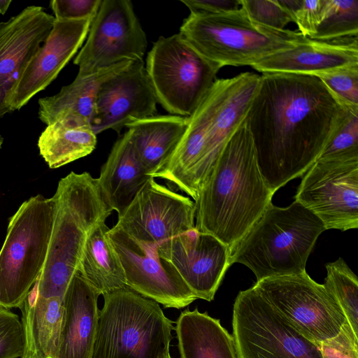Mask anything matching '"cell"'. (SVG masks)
I'll list each match as a JSON object with an SVG mask.
<instances>
[{"instance_id": "cell-2", "label": "cell", "mask_w": 358, "mask_h": 358, "mask_svg": "<svg viewBox=\"0 0 358 358\" xmlns=\"http://www.w3.org/2000/svg\"><path fill=\"white\" fill-rule=\"evenodd\" d=\"M246 120L228 141L196 200L195 228L232 252L271 203Z\"/></svg>"}, {"instance_id": "cell-6", "label": "cell", "mask_w": 358, "mask_h": 358, "mask_svg": "<svg viewBox=\"0 0 358 358\" xmlns=\"http://www.w3.org/2000/svg\"><path fill=\"white\" fill-rule=\"evenodd\" d=\"M103 296L91 358H170L172 322L129 287Z\"/></svg>"}, {"instance_id": "cell-8", "label": "cell", "mask_w": 358, "mask_h": 358, "mask_svg": "<svg viewBox=\"0 0 358 358\" xmlns=\"http://www.w3.org/2000/svg\"><path fill=\"white\" fill-rule=\"evenodd\" d=\"M145 66L157 103L182 117L192 114L222 68L199 54L179 33L160 36Z\"/></svg>"}, {"instance_id": "cell-15", "label": "cell", "mask_w": 358, "mask_h": 358, "mask_svg": "<svg viewBox=\"0 0 358 358\" xmlns=\"http://www.w3.org/2000/svg\"><path fill=\"white\" fill-rule=\"evenodd\" d=\"M196 205L150 177L116 225L134 238L156 245L195 227Z\"/></svg>"}, {"instance_id": "cell-5", "label": "cell", "mask_w": 358, "mask_h": 358, "mask_svg": "<svg viewBox=\"0 0 358 358\" xmlns=\"http://www.w3.org/2000/svg\"><path fill=\"white\" fill-rule=\"evenodd\" d=\"M179 34L203 57L222 67L252 66L310 40L299 31L260 24L241 6L218 13H190Z\"/></svg>"}, {"instance_id": "cell-39", "label": "cell", "mask_w": 358, "mask_h": 358, "mask_svg": "<svg viewBox=\"0 0 358 358\" xmlns=\"http://www.w3.org/2000/svg\"><path fill=\"white\" fill-rule=\"evenodd\" d=\"M11 2L10 0H0V14H4L7 11Z\"/></svg>"}, {"instance_id": "cell-10", "label": "cell", "mask_w": 358, "mask_h": 358, "mask_svg": "<svg viewBox=\"0 0 358 358\" xmlns=\"http://www.w3.org/2000/svg\"><path fill=\"white\" fill-rule=\"evenodd\" d=\"M254 286L296 329L318 344L338 334L348 322L335 297L306 271L264 279Z\"/></svg>"}, {"instance_id": "cell-20", "label": "cell", "mask_w": 358, "mask_h": 358, "mask_svg": "<svg viewBox=\"0 0 358 358\" xmlns=\"http://www.w3.org/2000/svg\"><path fill=\"white\" fill-rule=\"evenodd\" d=\"M358 66L357 36L315 41L264 58L251 67L264 73L317 76L341 68Z\"/></svg>"}, {"instance_id": "cell-23", "label": "cell", "mask_w": 358, "mask_h": 358, "mask_svg": "<svg viewBox=\"0 0 358 358\" xmlns=\"http://www.w3.org/2000/svg\"><path fill=\"white\" fill-rule=\"evenodd\" d=\"M149 178L137 157L131 132L127 129L113 145L97 178L103 198L119 216Z\"/></svg>"}, {"instance_id": "cell-13", "label": "cell", "mask_w": 358, "mask_h": 358, "mask_svg": "<svg viewBox=\"0 0 358 358\" xmlns=\"http://www.w3.org/2000/svg\"><path fill=\"white\" fill-rule=\"evenodd\" d=\"M107 236L123 267L127 287L166 308L180 309L197 299L176 269L159 257L157 245L139 241L116 224Z\"/></svg>"}, {"instance_id": "cell-27", "label": "cell", "mask_w": 358, "mask_h": 358, "mask_svg": "<svg viewBox=\"0 0 358 358\" xmlns=\"http://www.w3.org/2000/svg\"><path fill=\"white\" fill-rule=\"evenodd\" d=\"M108 230L106 220L92 229L77 270L101 295L127 287L123 267L107 236Z\"/></svg>"}, {"instance_id": "cell-35", "label": "cell", "mask_w": 358, "mask_h": 358, "mask_svg": "<svg viewBox=\"0 0 358 358\" xmlns=\"http://www.w3.org/2000/svg\"><path fill=\"white\" fill-rule=\"evenodd\" d=\"M241 6L256 22L276 29L285 27L293 20L278 0H240Z\"/></svg>"}, {"instance_id": "cell-12", "label": "cell", "mask_w": 358, "mask_h": 358, "mask_svg": "<svg viewBox=\"0 0 358 358\" xmlns=\"http://www.w3.org/2000/svg\"><path fill=\"white\" fill-rule=\"evenodd\" d=\"M326 230L358 227V159L317 160L303 174L294 196Z\"/></svg>"}, {"instance_id": "cell-40", "label": "cell", "mask_w": 358, "mask_h": 358, "mask_svg": "<svg viewBox=\"0 0 358 358\" xmlns=\"http://www.w3.org/2000/svg\"><path fill=\"white\" fill-rule=\"evenodd\" d=\"M3 138L1 136H0V149L1 148V145L3 144Z\"/></svg>"}, {"instance_id": "cell-34", "label": "cell", "mask_w": 358, "mask_h": 358, "mask_svg": "<svg viewBox=\"0 0 358 358\" xmlns=\"http://www.w3.org/2000/svg\"><path fill=\"white\" fill-rule=\"evenodd\" d=\"M25 337L19 316L0 307V358H22Z\"/></svg>"}, {"instance_id": "cell-26", "label": "cell", "mask_w": 358, "mask_h": 358, "mask_svg": "<svg viewBox=\"0 0 358 358\" xmlns=\"http://www.w3.org/2000/svg\"><path fill=\"white\" fill-rule=\"evenodd\" d=\"M176 334L181 358H238L234 338L220 320L196 308L181 313Z\"/></svg>"}, {"instance_id": "cell-11", "label": "cell", "mask_w": 358, "mask_h": 358, "mask_svg": "<svg viewBox=\"0 0 358 358\" xmlns=\"http://www.w3.org/2000/svg\"><path fill=\"white\" fill-rule=\"evenodd\" d=\"M87 41L73 60L78 75L143 60L147 38L129 0H102Z\"/></svg>"}, {"instance_id": "cell-17", "label": "cell", "mask_w": 358, "mask_h": 358, "mask_svg": "<svg viewBox=\"0 0 358 358\" xmlns=\"http://www.w3.org/2000/svg\"><path fill=\"white\" fill-rule=\"evenodd\" d=\"M157 103L144 61L134 62L100 87L92 129L96 135L107 129L120 134L130 123L155 115Z\"/></svg>"}, {"instance_id": "cell-9", "label": "cell", "mask_w": 358, "mask_h": 358, "mask_svg": "<svg viewBox=\"0 0 358 358\" xmlns=\"http://www.w3.org/2000/svg\"><path fill=\"white\" fill-rule=\"evenodd\" d=\"M232 327L238 358H322L319 344L296 329L254 285L238 294Z\"/></svg>"}, {"instance_id": "cell-16", "label": "cell", "mask_w": 358, "mask_h": 358, "mask_svg": "<svg viewBox=\"0 0 358 358\" xmlns=\"http://www.w3.org/2000/svg\"><path fill=\"white\" fill-rule=\"evenodd\" d=\"M159 257L170 263L197 299L213 300L230 267L229 248L215 236L194 227L157 245Z\"/></svg>"}, {"instance_id": "cell-1", "label": "cell", "mask_w": 358, "mask_h": 358, "mask_svg": "<svg viewBox=\"0 0 358 358\" xmlns=\"http://www.w3.org/2000/svg\"><path fill=\"white\" fill-rule=\"evenodd\" d=\"M347 111L317 76H261L245 120L260 172L273 194L317 160Z\"/></svg>"}, {"instance_id": "cell-18", "label": "cell", "mask_w": 358, "mask_h": 358, "mask_svg": "<svg viewBox=\"0 0 358 358\" xmlns=\"http://www.w3.org/2000/svg\"><path fill=\"white\" fill-rule=\"evenodd\" d=\"M93 19L55 20L15 84L9 101L10 112L20 110L44 90L82 47Z\"/></svg>"}, {"instance_id": "cell-38", "label": "cell", "mask_w": 358, "mask_h": 358, "mask_svg": "<svg viewBox=\"0 0 358 358\" xmlns=\"http://www.w3.org/2000/svg\"><path fill=\"white\" fill-rule=\"evenodd\" d=\"M190 13L213 14L234 10L241 6L240 0H181Z\"/></svg>"}, {"instance_id": "cell-30", "label": "cell", "mask_w": 358, "mask_h": 358, "mask_svg": "<svg viewBox=\"0 0 358 358\" xmlns=\"http://www.w3.org/2000/svg\"><path fill=\"white\" fill-rule=\"evenodd\" d=\"M358 34V0H329L324 16L310 39L331 41Z\"/></svg>"}, {"instance_id": "cell-3", "label": "cell", "mask_w": 358, "mask_h": 358, "mask_svg": "<svg viewBox=\"0 0 358 358\" xmlns=\"http://www.w3.org/2000/svg\"><path fill=\"white\" fill-rule=\"evenodd\" d=\"M55 216L46 261L38 282V296L63 299L78 271L81 252L92 229L113 210L101 194L97 178L73 171L62 178L55 195Z\"/></svg>"}, {"instance_id": "cell-14", "label": "cell", "mask_w": 358, "mask_h": 358, "mask_svg": "<svg viewBox=\"0 0 358 358\" xmlns=\"http://www.w3.org/2000/svg\"><path fill=\"white\" fill-rule=\"evenodd\" d=\"M260 82L261 76L245 72L216 79L206 93L207 141L194 178V201L224 148L245 120Z\"/></svg>"}, {"instance_id": "cell-25", "label": "cell", "mask_w": 358, "mask_h": 358, "mask_svg": "<svg viewBox=\"0 0 358 358\" xmlns=\"http://www.w3.org/2000/svg\"><path fill=\"white\" fill-rule=\"evenodd\" d=\"M187 124L186 117L155 115L126 127L131 132L137 157L150 177L168 160L182 137Z\"/></svg>"}, {"instance_id": "cell-29", "label": "cell", "mask_w": 358, "mask_h": 358, "mask_svg": "<svg viewBox=\"0 0 358 358\" xmlns=\"http://www.w3.org/2000/svg\"><path fill=\"white\" fill-rule=\"evenodd\" d=\"M323 284L341 307L355 334L358 336V280L341 257L326 264Z\"/></svg>"}, {"instance_id": "cell-21", "label": "cell", "mask_w": 358, "mask_h": 358, "mask_svg": "<svg viewBox=\"0 0 358 358\" xmlns=\"http://www.w3.org/2000/svg\"><path fill=\"white\" fill-rule=\"evenodd\" d=\"M99 292L77 271L63 297L57 358H91L95 339Z\"/></svg>"}, {"instance_id": "cell-36", "label": "cell", "mask_w": 358, "mask_h": 358, "mask_svg": "<svg viewBox=\"0 0 358 358\" xmlns=\"http://www.w3.org/2000/svg\"><path fill=\"white\" fill-rule=\"evenodd\" d=\"M322 358H358V336L348 322L336 336L319 343Z\"/></svg>"}, {"instance_id": "cell-7", "label": "cell", "mask_w": 358, "mask_h": 358, "mask_svg": "<svg viewBox=\"0 0 358 358\" xmlns=\"http://www.w3.org/2000/svg\"><path fill=\"white\" fill-rule=\"evenodd\" d=\"M55 199L41 194L20 206L10 219L0 250V307L20 308L45 265L55 216Z\"/></svg>"}, {"instance_id": "cell-28", "label": "cell", "mask_w": 358, "mask_h": 358, "mask_svg": "<svg viewBox=\"0 0 358 358\" xmlns=\"http://www.w3.org/2000/svg\"><path fill=\"white\" fill-rule=\"evenodd\" d=\"M96 145L92 125L57 121L47 125L38 140L41 156L50 169H57L90 155Z\"/></svg>"}, {"instance_id": "cell-32", "label": "cell", "mask_w": 358, "mask_h": 358, "mask_svg": "<svg viewBox=\"0 0 358 358\" xmlns=\"http://www.w3.org/2000/svg\"><path fill=\"white\" fill-rule=\"evenodd\" d=\"M317 77L344 107L358 108V66L341 68Z\"/></svg>"}, {"instance_id": "cell-4", "label": "cell", "mask_w": 358, "mask_h": 358, "mask_svg": "<svg viewBox=\"0 0 358 358\" xmlns=\"http://www.w3.org/2000/svg\"><path fill=\"white\" fill-rule=\"evenodd\" d=\"M325 230L322 221L296 201L284 208L271 202L234 248L230 264L248 267L257 282L302 273Z\"/></svg>"}, {"instance_id": "cell-31", "label": "cell", "mask_w": 358, "mask_h": 358, "mask_svg": "<svg viewBox=\"0 0 358 358\" xmlns=\"http://www.w3.org/2000/svg\"><path fill=\"white\" fill-rule=\"evenodd\" d=\"M347 109L345 120L317 160L358 159V108Z\"/></svg>"}, {"instance_id": "cell-33", "label": "cell", "mask_w": 358, "mask_h": 358, "mask_svg": "<svg viewBox=\"0 0 358 358\" xmlns=\"http://www.w3.org/2000/svg\"><path fill=\"white\" fill-rule=\"evenodd\" d=\"M288 12L303 36L315 34L326 13L329 0H278Z\"/></svg>"}, {"instance_id": "cell-22", "label": "cell", "mask_w": 358, "mask_h": 358, "mask_svg": "<svg viewBox=\"0 0 358 358\" xmlns=\"http://www.w3.org/2000/svg\"><path fill=\"white\" fill-rule=\"evenodd\" d=\"M134 62L126 61L74 80L50 96L38 99V118L46 125L57 121H74L92 125L97 94L108 79L127 69Z\"/></svg>"}, {"instance_id": "cell-37", "label": "cell", "mask_w": 358, "mask_h": 358, "mask_svg": "<svg viewBox=\"0 0 358 358\" xmlns=\"http://www.w3.org/2000/svg\"><path fill=\"white\" fill-rule=\"evenodd\" d=\"M102 0H52L50 6L55 20L94 19Z\"/></svg>"}, {"instance_id": "cell-41", "label": "cell", "mask_w": 358, "mask_h": 358, "mask_svg": "<svg viewBox=\"0 0 358 358\" xmlns=\"http://www.w3.org/2000/svg\"><path fill=\"white\" fill-rule=\"evenodd\" d=\"M170 358H171V357H170Z\"/></svg>"}, {"instance_id": "cell-24", "label": "cell", "mask_w": 358, "mask_h": 358, "mask_svg": "<svg viewBox=\"0 0 358 358\" xmlns=\"http://www.w3.org/2000/svg\"><path fill=\"white\" fill-rule=\"evenodd\" d=\"M38 279L19 308L25 337L22 358H57L63 316V299L38 294Z\"/></svg>"}, {"instance_id": "cell-19", "label": "cell", "mask_w": 358, "mask_h": 358, "mask_svg": "<svg viewBox=\"0 0 358 358\" xmlns=\"http://www.w3.org/2000/svg\"><path fill=\"white\" fill-rule=\"evenodd\" d=\"M55 18L30 6L0 22V118L11 113L12 91L28 63L49 35Z\"/></svg>"}]
</instances>
